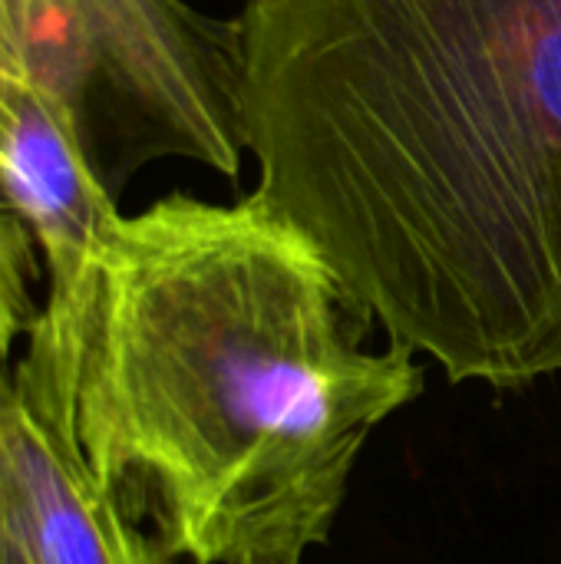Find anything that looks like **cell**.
I'll list each match as a JSON object with an SVG mask.
<instances>
[{
  "label": "cell",
  "instance_id": "cell-1",
  "mask_svg": "<svg viewBox=\"0 0 561 564\" xmlns=\"http://www.w3.org/2000/svg\"><path fill=\"white\" fill-rule=\"evenodd\" d=\"M255 195L453 383L561 370V0H245Z\"/></svg>",
  "mask_w": 561,
  "mask_h": 564
},
{
  "label": "cell",
  "instance_id": "cell-2",
  "mask_svg": "<svg viewBox=\"0 0 561 564\" xmlns=\"http://www.w3.org/2000/svg\"><path fill=\"white\" fill-rule=\"evenodd\" d=\"M255 192L122 215L99 264L76 440L165 562L301 564L374 430L423 393L413 354Z\"/></svg>",
  "mask_w": 561,
  "mask_h": 564
},
{
  "label": "cell",
  "instance_id": "cell-3",
  "mask_svg": "<svg viewBox=\"0 0 561 564\" xmlns=\"http://www.w3.org/2000/svg\"><path fill=\"white\" fill-rule=\"evenodd\" d=\"M0 69L60 109L112 198L159 159L241 165L238 23L185 0H0Z\"/></svg>",
  "mask_w": 561,
  "mask_h": 564
},
{
  "label": "cell",
  "instance_id": "cell-4",
  "mask_svg": "<svg viewBox=\"0 0 561 564\" xmlns=\"http://www.w3.org/2000/svg\"><path fill=\"white\" fill-rule=\"evenodd\" d=\"M119 218L60 109L0 69V360L26 337L17 393L76 449L79 370Z\"/></svg>",
  "mask_w": 561,
  "mask_h": 564
},
{
  "label": "cell",
  "instance_id": "cell-5",
  "mask_svg": "<svg viewBox=\"0 0 561 564\" xmlns=\"http://www.w3.org/2000/svg\"><path fill=\"white\" fill-rule=\"evenodd\" d=\"M0 564H165L152 535L23 403L0 360Z\"/></svg>",
  "mask_w": 561,
  "mask_h": 564
}]
</instances>
